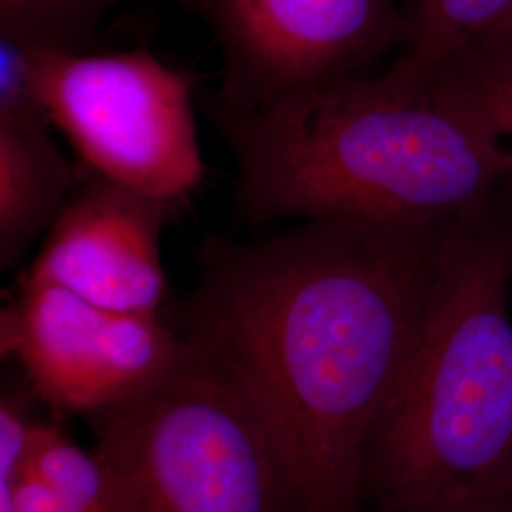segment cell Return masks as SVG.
Masks as SVG:
<instances>
[{
    "instance_id": "1",
    "label": "cell",
    "mask_w": 512,
    "mask_h": 512,
    "mask_svg": "<svg viewBox=\"0 0 512 512\" xmlns=\"http://www.w3.org/2000/svg\"><path fill=\"white\" fill-rule=\"evenodd\" d=\"M459 222L329 215L209 236L196 285L167 304L165 321L255 404L304 512H361L366 444Z\"/></svg>"
},
{
    "instance_id": "2",
    "label": "cell",
    "mask_w": 512,
    "mask_h": 512,
    "mask_svg": "<svg viewBox=\"0 0 512 512\" xmlns=\"http://www.w3.org/2000/svg\"><path fill=\"white\" fill-rule=\"evenodd\" d=\"M207 112L236 165L247 226L329 215L444 224L511 196V150L429 76L395 63L258 109Z\"/></svg>"
},
{
    "instance_id": "3",
    "label": "cell",
    "mask_w": 512,
    "mask_h": 512,
    "mask_svg": "<svg viewBox=\"0 0 512 512\" xmlns=\"http://www.w3.org/2000/svg\"><path fill=\"white\" fill-rule=\"evenodd\" d=\"M511 196L461 220L366 444L380 512L512 499Z\"/></svg>"
},
{
    "instance_id": "4",
    "label": "cell",
    "mask_w": 512,
    "mask_h": 512,
    "mask_svg": "<svg viewBox=\"0 0 512 512\" xmlns=\"http://www.w3.org/2000/svg\"><path fill=\"white\" fill-rule=\"evenodd\" d=\"M88 418L124 512H304L255 404L192 348L164 380Z\"/></svg>"
},
{
    "instance_id": "5",
    "label": "cell",
    "mask_w": 512,
    "mask_h": 512,
    "mask_svg": "<svg viewBox=\"0 0 512 512\" xmlns=\"http://www.w3.org/2000/svg\"><path fill=\"white\" fill-rule=\"evenodd\" d=\"M29 48L52 126L86 171L186 209L205 179L194 78L145 44L126 52Z\"/></svg>"
},
{
    "instance_id": "6",
    "label": "cell",
    "mask_w": 512,
    "mask_h": 512,
    "mask_svg": "<svg viewBox=\"0 0 512 512\" xmlns=\"http://www.w3.org/2000/svg\"><path fill=\"white\" fill-rule=\"evenodd\" d=\"M219 46L207 105L251 110L370 69L401 48L397 0H181Z\"/></svg>"
},
{
    "instance_id": "7",
    "label": "cell",
    "mask_w": 512,
    "mask_h": 512,
    "mask_svg": "<svg viewBox=\"0 0 512 512\" xmlns=\"http://www.w3.org/2000/svg\"><path fill=\"white\" fill-rule=\"evenodd\" d=\"M0 355L55 414L92 416L164 380L190 346L164 315L99 308L48 283L19 279L0 311Z\"/></svg>"
},
{
    "instance_id": "8",
    "label": "cell",
    "mask_w": 512,
    "mask_h": 512,
    "mask_svg": "<svg viewBox=\"0 0 512 512\" xmlns=\"http://www.w3.org/2000/svg\"><path fill=\"white\" fill-rule=\"evenodd\" d=\"M183 211L84 169L19 279L61 287L105 310L164 315L162 236Z\"/></svg>"
},
{
    "instance_id": "9",
    "label": "cell",
    "mask_w": 512,
    "mask_h": 512,
    "mask_svg": "<svg viewBox=\"0 0 512 512\" xmlns=\"http://www.w3.org/2000/svg\"><path fill=\"white\" fill-rule=\"evenodd\" d=\"M50 128L0 124V268L46 238L80 183Z\"/></svg>"
},
{
    "instance_id": "10",
    "label": "cell",
    "mask_w": 512,
    "mask_h": 512,
    "mask_svg": "<svg viewBox=\"0 0 512 512\" xmlns=\"http://www.w3.org/2000/svg\"><path fill=\"white\" fill-rule=\"evenodd\" d=\"M429 76L440 95L512 152V44L476 38Z\"/></svg>"
},
{
    "instance_id": "11",
    "label": "cell",
    "mask_w": 512,
    "mask_h": 512,
    "mask_svg": "<svg viewBox=\"0 0 512 512\" xmlns=\"http://www.w3.org/2000/svg\"><path fill=\"white\" fill-rule=\"evenodd\" d=\"M512 8V0H406L403 40L393 59L425 74L473 42Z\"/></svg>"
},
{
    "instance_id": "12",
    "label": "cell",
    "mask_w": 512,
    "mask_h": 512,
    "mask_svg": "<svg viewBox=\"0 0 512 512\" xmlns=\"http://www.w3.org/2000/svg\"><path fill=\"white\" fill-rule=\"evenodd\" d=\"M27 475L42 480L67 505L82 512H124L122 495L107 465L84 452L54 423L38 421Z\"/></svg>"
},
{
    "instance_id": "13",
    "label": "cell",
    "mask_w": 512,
    "mask_h": 512,
    "mask_svg": "<svg viewBox=\"0 0 512 512\" xmlns=\"http://www.w3.org/2000/svg\"><path fill=\"white\" fill-rule=\"evenodd\" d=\"M122 0H0V35L29 46L90 52L95 31Z\"/></svg>"
},
{
    "instance_id": "14",
    "label": "cell",
    "mask_w": 512,
    "mask_h": 512,
    "mask_svg": "<svg viewBox=\"0 0 512 512\" xmlns=\"http://www.w3.org/2000/svg\"><path fill=\"white\" fill-rule=\"evenodd\" d=\"M37 397L27 378L10 385L0 399V512H12L16 490L31 454L38 421L31 416V399Z\"/></svg>"
},
{
    "instance_id": "15",
    "label": "cell",
    "mask_w": 512,
    "mask_h": 512,
    "mask_svg": "<svg viewBox=\"0 0 512 512\" xmlns=\"http://www.w3.org/2000/svg\"><path fill=\"white\" fill-rule=\"evenodd\" d=\"M0 124L54 128L38 93L31 48L0 35Z\"/></svg>"
},
{
    "instance_id": "16",
    "label": "cell",
    "mask_w": 512,
    "mask_h": 512,
    "mask_svg": "<svg viewBox=\"0 0 512 512\" xmlns=\"http://www.w3.org/2000/svg\"><path fill=\"white\" fill-rule=\"evenodd\" d=\"M12 512H82L67 505L59 495L54 494L42 480L35 476L23 475L16 490Z\"/></svg>"
},
{
    "instance_id": "17",
    "label": "cell",
    "mask_w": 512,
    "mask_h": 512,
    "mask_svg": "<svg viewBox=\"0 0 512 512\" xmlns=\"http://www.w3.org/2000/svg\"><path fill=\"white\" fill-rule=\"evenodd\" d=\"M478 38H490V40H499V42H511L512 44V8L495 23L492 29H488L484 35Z\"/></svg>"
},
{
    "instance_id": "18",
    "label": "cell",
    "mask_w": 512,
    "mask_h": 512,
    "mask_svg": "<svg viewBox=\"0 0 512 512\" xmlns=\"http://www.w3.org/2000/svg\"><path fill=\"white\" fill-rule=\"evenodd\" d=\"M421 512H512V499L501 501L494 505H484V507H471V509H448V511H421Z\"/></svg>"
}]
</instances>
